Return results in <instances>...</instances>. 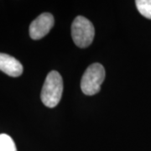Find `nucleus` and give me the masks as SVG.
Instances as JSON below:
<instances>
[{"mask_svg": "<svg viewBox=\"0 0 151 151\" xmlns=\"http://www.w3.org/2000/svg\"><path fill=\"white\" fill-rule=\"evenodd\" d=\"M95 29L90 20L85 17L77 16L71 24V36L74 43L80 48H86L92 44Z\"/></svg>", "mask_w": 151, "mask_h": 151, "instance_id": "nucleus-3", "label": "nucleus"}, {"mask_svg": "<svg viewBox=\"0 0 151 151\" xmlns=\"http://www.w3.org/2000/svg\"><path fill=\"white\" fill-rule=\"evenodd\" d=\"M0 151H17L16 145L9 135L0 134Z\"/></svg>", "mask_w": 151, "mask_h": 151, "instance_id": "nucleus-6", "label": "nucleus"}, {"mask_svg": "<svg viewBox=\"0 0 151 151\" xmlns=\"http://www.w3.org/2000/svg\"><path fill=\"white\" fill-rule=\"evenodd\" d=\"M0 70L12 77H17L23 73V65L14 57L0 53Z\"/></svg>", "mask_w": 151, "mask_h": 151, "instance_id": "nucleus-5", "label": "nucleus"}, {"mask_svg": "<svg viewBox=\"0 0 151 151\" xmlns=\"http://www.w3.org/2000/svg\"><path fill=\"white\" fill-rule=\"evenodd\" d=\"M54 17L50 13H44L38 16L29 25V35L33 40L45 37L54 26Z\"/></svg>", "mask_w": 151, "mask_h": 151, "instance_id": "nucleus-4", "label": "nucleus"}, {"mask_svg": "<svg viewBox=\"0 0 151 151\" xmlns=\"http://www.w3.org/2000/svg\"><path fill=\"white\" fill-rule=\"evenodd\" d=\"M135 4L141 14L151 19V0H137Z\"/></svg>", "mask_w": 151, "mask_h": 151, "instance_id": "nucleus-7", "label": "nucleus"}, {"mask_svg": "<svg viewBox=\"0 0 151 151\" xmlns=\"http://www.w3.org/2000/svg\"><path fill=\"white\" fill-rule=\"evenodd\" d=\"M105 79V69L99 63H94L87 67L81 77V88L87 96H92L100 92L101 85Z\"/></svg>", "mask_w": 151, "mask_h": 151, "instance_id": "nucleus-2", "label": "nucleus"}, {"mask_svg": "<svg viewBox=\"0 0 151 151\" xmlns=\"http://www.w3.org/2000/svg\"><path fill=\"white\" fill-rule=\"evenodd\" d=\"M62 92V77L56 70H51L46 76L42 87L40 94L42 103L48 108H55L60 103Z\"/></svg>", "mask_w": 151, "mask_h": 151, "instance_id": "nucleus-1", "label": "nucleus"}]
</instances>
